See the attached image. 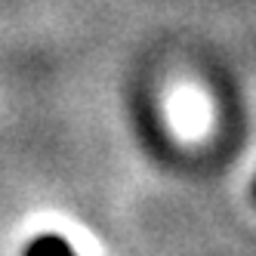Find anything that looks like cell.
I'll return each instance as SVG.
<instances>
[{
    "instance_id": "obj_1",
    "label": "cell",
    "mask_w": 256,
    "mask_h": 256,
    "mask_svg": "<svg viewBox=\"0 0 256 256\" xmlns=\"http://www.w3.org/2000/svg\"><path fill=\"white\" fill-rule=\"evenodd\" d=\"M25 256H78L59 234H40L25 247Z\"/></svg>"
},
{
    "instance_id": "obj_2",
    "label": "cell",
    "mask_w": 256,
    "mask_h": 256,
    "mask_svg": "<svg viewBox=\"0 0 256 256\" xmlns=\"http://www.w3.org/2000/svg\"><path fill=\"white\" fill-rule=\"evenodd\" d=\"M253 198H256V182H253Z\"/></svg>"
}]
</instances>
